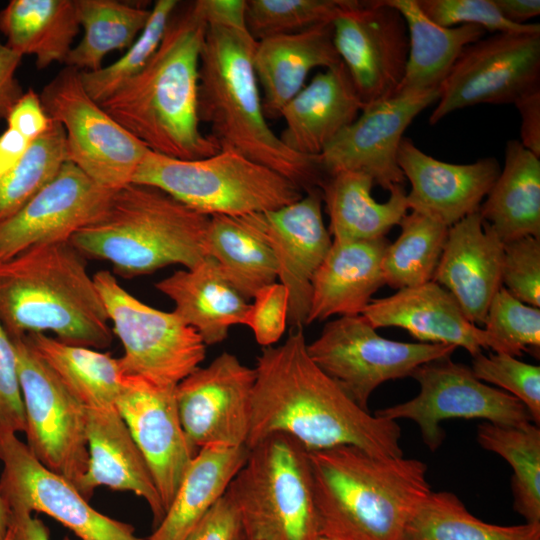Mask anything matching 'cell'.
<instances>
[{
    "mask_svg": "<svg viewBox=\"0 0 540 540\" xmlns=\"http://www.w3.org/2000/svg\"><path fill=\"white\" fill-rule=\"evenodd\" d=\"M339 63L332 23L257 41L253 65L263 88L265 117L280 116L283 107L305 86L311 70Z\"/></svg>",
    "mask_w": 540,
    "mask_h": 540,
    "instance_id": "obj_28",
    "label": "cell"
},
{
    "mask_svg": "<svg viewBox=\"0 0 540 540\" xmlns=\"http://www.w3.org/2000/svg\"><path fill=\"white\" fill-rule=\"evenodd\" d=\"M365 107L342 63L316 74L282 109L279 138L292 151L320 156Z\"/></svg>",
    "mask_w": 540,
    "mask_h": 540,
    "instance_id": "obj_26",
    "label": "cell"
},
{
    "mask_svg": "<svg viewBox=\"0 0 540 540\" xmlns=\"http://www.w3.org/2000/svg\"><path fill=\"white\" fill-rule=\"evenodd\" d=\"M483 325L504 353L539 356L540 309L516 299L503 286L491 300Z\"/></svg>",
    "mask_w": 540,
    "mask_h": 540,
    "instance_id": "obj_44",
    "label": "cell"
},
{
    "mask_svg": "<svg viewBox=\"0 0 540 540\" xmlns=\"http://www.w3.org/2000/svg\"><path fill=\"white\" fill-rule=\"evenodd\" d=\"M455 349L384 338L362 315L329 321L319 337L307 343L314 363L366 410L371 394L381 384L411 376L420 365L450 357Z\"/></svg>",
    "mask_w": 540,
    "mask_h": 540,
    "instance_id": "obj_11",
    "label": "cell"
},
{
    "mask_svg": "<svg viewBox=\"0 0 540 540\" xmlns=\"http://www.w3.org/2000/svg\"><path fill=\"white\" fill-rule=\"evenodd\" d=\"M116 408L150 469L166 512L197 453L181 424L176 386L124 376Z\"/></svg>",
    "mask_w": 540,
    "mask_h": 540,
    "instance_id": "obj_21",
    "label": "cell"
},
{
    "mask_svg": "<svg viewBox=\"0 0 540 540\" xmlns=\"http://www.w3.org/2000/svg\"><path fill=\"white\" fill-rule=\"evenodd\" d=\"M21 59V55L0 41V119H6L13 105L23 94L16 79Z\"/></svg>",
    "mask_w": 540,
    "mask_h": 540,
    "instance_id": "obj_53",
    "label": "cell"
},
{
    "mask_svg": "<svg viewBox=\"0 0 540 540\" xmlns=\"http://www.w3.org/2000/svg\"><path fill=\"white\" fill-rule=\"evenodd\" d=\"M113 332L124 353L118 358L124 376H137L162 386H176L203 362L206 345L173 311L146 305L108 270L93 275Z\"/></svg>",
    "mask_w": 540,
    "mask_h": 540,
    "instance_id": "obj_9",
    "label": "cell"
},
{
    "mask_svg": "<svg viewBox=\"0 0 540 540\" xmlns=\"http://www.w3.org/2000/svg\"><path fill=\"white\" fill-rule=\"evenodd\" d=\"M0 490L10 511L46 514L80 540H146L132 525L93 508L65 477L49 470L14 433H0Z\"/></svg>",
    "mask_w": 540,
    "mask_h": 540,
    "instance_id": "obj_16",
    "label": "cell"
},
{
    "mask_svg": "<svg viewBox=\"0 0 540 540\" xmlns=\"http://www.w3.org/2000/svg\"><path fill=\"white\" fill-rule=\"evenodd\" d=\"M404 18L409 54L399 91L439 90L461 51L485 35L475 25L442 27L431 21L417 0H385Z\"/></svg>",
    "mask_w": 540,
    "mask_h": 540,
    "instance_id": "obj_34",
    "label": "cell"
},
{
    "mask_svg": "<svg viewBox=\"0 0 540 540\" xmlns=\"http://www.w3.org/2000/svg\"><path fill=\"white\" fill-rule=\"evenodd\" d=\"M67 161L62 125L51 119L20 161L0 178V222L16 213L47 185Z\"/></svg>",
    "mask_w": 540,
    "mask_h": 540,
    "instance_id": "obj_41",
    "label": "cell"
},
{
    "mask_svg": "<svg viewBox=\"0 0 540 540\" xmlns=\"http://www.w3.org/2000/svg\"><path fill=\"white\" fill-rule=\"evenodd\" d=\"M210 216L164 191L130 183L113 192L104 211L70 239L85 257L109 262L125 278L169 265L190 269L206 259Z\"/></svg>",
    "mask_w": 540,
    "mask_h": 540,
    "instance_id": "obj_6",
    "label": "cell"
},
{
    "mask_svg": "<svg viewBox=\"0 0 540 540\" xmlns=\"http://www.w3.org/2000/svg\"><path fill=\"white\" fill-rule=\"evenodd\" d=\"M248 453L247 446L209 445L199 449L163 519L146 540H184L224 495Z\"/></svg>",
    "mask_w": 540,
    "mask_h": 540,
    "instance_id": "obj_31",
    "label": "cell"
},
{
    "mask_svg": "<svg viewBox=\"0 0 540 540\" xmlns=\"http://www.w3.org/2000/svg\"><path fill=\"white\" fill-rule=\"evenodd\" d=\"M322 204L321 190L314 187L287 206L243 216L264 237L275 255L277 279L289 294L291 327L307 325L312 277L332 245L323 221Z\"/></svg>",
    "mask_w": 540,
    "mask_h": 540,
    "instance_id": "obj_20",
    "label": "cell"
},
{
    "mask_svg": "<svg viewBox=\"0 0 540 540\" xmlns=\"http://www.w3.org/2000/svg\"><path fill=\"white\" fill-rule=\"evenodd\" d=\"M374 182L362 172L340 171L327 175L320 185L329 216L332 240H372L385 237L408 213L404 186L389 191L386 202L371 195Z\"/></svg>",
    "mask_w": 540,
    "mask_h": 540,
    "instance_id": "obj_30",
    "label": "cell"
},
{
    "mask_svg": "<svg viewBox=\"0 0 540 540\" xmlns=\"http://www.w3.org/2000/svg\"><path fill=\"white\" fill-rule=\"evenodd\" d=\"M178 6L177 0H157L144 29L118 60L94 72H81L83 87L93 100L103 102L143 69L158 49Z\"/></svg>",
    "mask_w": 540,
    "mask_h": 540,
    "instance_id": "obj_42",
    "label": "cell"
},
{
    "mask_svg": "<svg viewBox=\"0 0 540 540\" xmlns=\"http://www.w3.org/2000/svg\"><path fill=\"white\" fill-rule=\"evenodd\" d=\"M88 466L77 490L87 500L98 487L132 492L149 506L156 527L165 509L150 469L117 408L87 409Z\"/></svg>",
    "mask_w": 540,
    "mask_h": 540,
    "instance_id": "obj_25",
    "label": "cell"
},
{
    "mask_svg": "<svg viewBox=\"0 0 540 540\" xmlns=\"http://www.w3.org/2000/svg\"><path fill=\"white\" fill-rule=\"evenodd\" d=\"M253 299L243 325L252 330L262 347L273 346L281 339L288 324V291L280 282H274L259 289Z\"/></svg>",
    "mask_w": 540,
    "mask_h": 540,
    "instance_id": "obj_48",
    "label": "cell"
},
{
    "mask_svg": "<svg viewBox=\"0 0 540 540\" xmlns=\"http://www.w3.org/2000/svg\"><path fill=\"white\" fill-rule=\"evenodd\" d=\"M503 244L479 212L449 227L433 281L455 297L475 325H483L502 286Z\"/></svg>",
    "mask_w": 540,
    "mask_h": 540,
    "instance_id": "obj_24",
    "label": "cell"
},
{
    "mask_svg": "<svg viewBox=\"0 0 540 540\" xmlns=\"http://www.w3.org/2000/svg\"><path fill=\"white\" fill-rule=\"evenodd\" d=\"M184 540H243L239 510L225 492L193 527Z\"/></svg>",
    "mask_w": 540,
    "mask_h": 540,
    "instance_id": "obj_50",
    "label": "cell"
},
{
    "mask_svg": "<svg viewBox=\"0 0 540 540\" xmlns=\"http://www.w3.org/2000/svg\"><path fill=\"white\" fill-rule=\"evenodd\" d=\"M155 287L173 301V312L206 346L223 342L232 326L243 325L250 304L210 257L173 272Z\"/></svg>",
    "mask_w": 540,
    "mask_h": 540,
    "instance_id": "obj_29",
    "label": "cell"
},
{
    "mask_svg": "<svg viewBox=\"0 0 540 540\" xmlns=\"http://www.w3.org/2000/svg\"><path fill=\"white\" fill-rule=\"evenodd\" d=\"M504 155V167L478 212L503 243L540 238V158L519 140H509Z\"/></svg>",
    "mask_w": 540,
    "mask_h": 540,
    "instance_id": "obj_32",
    "label": "cell"
},
{
    "mask_svg": "<svg viewBox=\"0 0 540 540\" xmlns=\"http://www.w3.org/2000/svg\"><path fill=\"white\" fill-rule=\"evenodd\" d=\"M398 225L401 232L389 243L381 262L384 285L399 290L432 281L449 227L416 211L407 213Z\"/></svg>",
    "mask_w": 540,
    "mask_h": 540,
    "instance_id": "obj_40",
    "label": "cell"
},
{
    "mask_svg": "<svg viewBox=\"0 0 540 540\" xmlns=\"http://www.w3.org/2000/svg\"><path fill=\"white\" fill-rule=\"evenodd\" d=\"M132 183L152 186L207 216L273 211L304 191L286 177L233 150L182 160L148 151Z\"/></svg>",
    "mask_w": 540,
    "mask_h": 540,
    "instance_id": "obj_8",
    "label": "cell"
},
{
    "mask_svg": "<svg viewBox=\"0 0 540 540\" xmlns=\"http://www.w3.org/2000/svg\"><path fill=\"white\" fill-rule=\"evenodd\" d=\"M514 105L521 117L519 141L540 158V87L523 94Z\"/></svg>",
    "mask_w": 540,
    "mask_h": 540,
    "instance_id": "obj_52",
    "label": "cell"
},
{
    "mask_svg": "<svg viewBox=\"0 0 540 540\" xmlns=\"http://www.w3.org/2000/svg\"><path fill=\"white\" fill-rule=\"evenodd\" d=\"M6 120L7 128L20 133L30 141L43 134L51 122L40 96L32 89L23 92L11 108Z\"/></svg>",
    "mask_w": 540,
    "mask_h": 540,
    "instance_id": "obj_51",
    "label": "cell"
},
{
    "mask_svg": "<svg viewBox=\"0 0 540 540\" xmlns=\"http://www.w3.org/2000/svg\"><path fill=\"white\" fill-rule=\"evenodd\" d=\"M332 26L336 51L364 105L396 94L409 54L402 15L385 0H347Z\"/></svg>",
    "mask_w": 540,
    "mask_h": 540,
    "instance_id": "obj_15",
    "label": "cell"
},
{
    "mask_svg": "<svg viewBox=\"0 0 540 540\" xmlns=\"http://www.w3.org/2000/svg\"><path fill=\"white\" fill-rule=\"evenodd\" d=\"M501 283L516 299L540 308V238L526 236L503 244Z\"/></svg>",
    "mask_w": 540,
    "mask_h": 540,
    "instance_id": "obj_47",
    "label": "cell"
},
{
    "mask_svg": "<svg viewBox=\"0 0 540 540\" xmlns=\"http://www.w3.org/2000/svg\"><path fill=\"white\" fill-rule=\"evenodd\" d=\"M206 253L247 300L278 277L270 245L243 216H210Z\"/></svg>",
    "mask_w": 540,
    "mask_h": 540,
    "instance_id": "obj_36",
    "label": "cell"
},
{
    "mask_svg": "<svg viewBox=\"0 0 540 540\" xmlns=\"http://www.w3.org/2000/svg\"><path fill=\"white\" fill-rule=\"evenodd\" d=\"M31 142L10 128L0 134V178L20 161Z\"/></svg>",
    "mask_w": 540,
    "mask_h": 540,
    "instance_id": "obj_54",
    "label": "cell"
},
{
    "mask_svg": "<svg viewBox=\"0 0 540 540\" xmlns=\"http://www.w3.org/2000/svg\"><path fill=\"white\" fill-rule=\"evenodd\" d=\"M361 315L375 329L403 328L421 343L462 347L472 357L483 349L504 353L487 331L466 317L455 297L433 280L372 299Z\"/></svg>",
    "mask_w": 540,
    "mask_h": 540,
    "instance_id": "obj_23",
    "label": "cell"
},
{
    "mask_svg": "<svg viewBox=\"0 0 540 540\" xmlns=\"http://www.w3.org/2000/svg\"><path fill=\"white\" fill-rule=\"evenodd\" d=\"M25 413L14 342L0 322V433H24Z\"/></svg>",
    "mask_w": 540,
    "mask_h": 540,
    "instance_id": "obj_49",
    "label": "cell"
},
{
    "mask_svg": "<svg viewBox=\"0 0 540 540\" xmlns=\"http://www.w3.org/2000/svg\"><path fill=\"white\" fill-rule=\"evenodd\" d=\"M4 540H12V530L9 528L8 533Z\"/></svg>",
    "mask_w": 540,
    "mask_h": 540,
    "instance_id": "obj_59",
    "label": "cell"
},
{
    "mask_svg": "<svg viewBox=\"0 0 540 540\" xmlns=\"http://www.w3.org/2000/svg\"><path fill=\"white\" fill-rule=\"evenodd\" d=\"M257 40L245 23L207 21L200 54L198 115L220 150L236 151L289 179L301 190L327 176L319 156L290 150L269 127L253 65Z\"/></svg>",
    "mask_w": 540,
    "mask_h": 540,
    "instance_id": "obj_3",
    "label": "cell"
},
{
    "mask_svg": "<svg viewBox=\"0 0 540 540\" xmlns=\"http://www.w3.org/2000/svg\"><path fill=\"white\" fill-rule=\"evenodd\" d=\"M79 29L75 0H12L0 11L5 44L38 69L65 63Z\"/></svg>",
    "mask_w": 540,
    "mask_h": 540,
    "instance_id": "obj_33",
    "label": "cell"
},
{
    "mask_svg": "<svg viewBox=\"0 0 540 540\" xmlns=\"http://www.w3.org/2000/svg\"><path fill=\"white\" fill-rule=\"evenodd\" d=\"M12 540H50L47 526L32 514L11 511ZM64 540H72L68 537Z\"/></svg>",
    "mask_w": 540,
    "mask_h": 540,
    "instance_id": "obj_56",
    "label": "cell"
},
{
    "mask_svg": "<svg viewBox=\"0 0 540 540\" xmlns=\"http://www.w3.org/2000/svg\"><path fill=\"white\" fill-rule=\"evenodd\" d=\"M540 87V33H494L467 45L439 88L429 123L477 104H509Z\"/></svg>",
    "mask_w": 540,
    "mask_h": 540,
    "instance_id": "obj_14",
    "label": "cell"
},
{
    "mask_svg": "<svg viewBox=\"0 0 540 540\" xmlns=\"http://www.w3.org/2000/svg\"><path fill=\"white\" fill-rule=\"evenodd\" d=\"M499 13L507 21L525 25L528 20L540 14L539 0H493Z\"/></svg>",
    "mask_w": 540,
    "mask_h": 540,
    "instance_id": "obj_57",
    "label": "cell"
},
{
    "mask_svg": "<svg viewBox=\"0 0 540 540\" xmlns=\"http://www.w3.org/2000/svg\"><path fill=\"white\" fill-rule=\"evenodd\" d=\"M318 540H332V539H329V538L324 537V536H320Z\"/></svg>",
    "mask_w": 540,
    "mask_h": 540,
    "instance_id": "obj_60",
    "label": "cell"
},
{
    "mask_svg": "<svg viewBox=\"0 0 540 540\" xmlns=\"http://www.w3.org/2000/svg\"><path fill=\"white\" fill-rule=\"evenodd\" d=\"M255 381V368L223 352L176 385L181 424L196 452L209 445L247 446Z\"/></svg>",
    "mask_w": 540,
    "mask_h": 540,
    "instance_id": "obj_17",
    "label": "cell"
},
{
    "mask_svg": "<svg viewBox=\"0 0 540 540\" xmlns=\"http://www.w3.org/2000/svg\"><path fill=\"white\" fill-rule=\"evenodd\" d=\"M533 422L499 425L482 422L477 440L482 448L505 459L513 469L514 509L525 523L540 524V429Z\"/></svg>",
    "mask_w": 540,
    "mask_h": 540,
    "instance_id": "obj_39",
    "label": "cell"
},
{
    "mask_svg": "<svg viewBox=\"0 0 540 540\" xmlns=\"http://www.w3.org/2000/svg\"><path fill=\"white\" fill-rule=\"evenodd\" d=\"M11 524V511L0 490V540H4Z\"/></svg>",
    "mask_w": 540,
    "mask_h": 540,
    "instance_id": "obj_58",
    "label": "cell"
},
{
    "mask_svg": "<svg viewBox=\"0 0 540 540\" xmlns=\"http://www.w3.org/2000/svg\"><path fill=\"white\" fill-rule=\"evenodd\" d=\"M402 540H540V524L486 523L455 494L431 491L409 520Z\"/></svg>",
    "mask_w": 540,
    "mask_h": 540,
    "instance_id": "obj_38",
    "label": "cell"
},
{
    "mask_svg": "<svg viewBox=\"0 0 540 540\" xmlns=\"http://www.w3.org/2000/svg\"><path fill=\"white\" fill-rule=\"evenodd\" d=\"M198 2L206 21L245 23V0H198Z\"/></svg>",
    "mask_w": 540,
    "mask_h": 540,
    "instance_id": "obj_55",
    "label": "cell"
},
{
    "mask_svg": "<svg viewBox=\"0 0 540 540\" xmlns=\"http://www.w3.org/2000/svg\"><path fill=\"white\" fill-rule=\"evenodd\" d=\"M25 413L26 445L49 470L77 489L88 466L87 408L27 343L12 338Z\"/></svg>",
    "mask_w": 540,
    "mask_h": 540,
    "instance_id": "obj_12",
    "label": "cell"
},
{
    "mask_svg": "<svg viewBox=\"0 0 540 540\" xmlns=\"http://www.w3.org/2000/svg\"><path fill=\"white\" fill-rule=\"evenodd\" d=\"M320 536L332 540H402L432 491L427 465L343 445L308 451Z\"/></svg>",
    "mask_w": 540,
    "mask_h": 540,
    "instance_id": "obj_4",
    "label": "cell"
},
{
    "mask_svg": "<svg viewBox=\"0 0 540 540\" xmlns=\"http://www.w3.org/2000/svg\"><path fill=\"white\" fill-rule=\"evenodd\" d=\"M423 13L442 27L475 25L493 33H540L539 23L518 25L499 13L493 0H417Z\"/></svg>",
    "mask_w": 540,
    "mask_h": 540,
    "instance_id": "obj_46",
    "label": "cell"
},
{
    "mask_svg": "<svg viewBox=\"0 0 540 540\" xmlns=\"http://www.w3.org/2000/svg\"><path fill=\"white\" fill-rule=\"evenodd\" d=\"M471 370L480 381L491 383L517 398L527 408L534 424L540 423V367L507 353H479Z\"/></svg>",
    "mask_w": 540,
    "mask_h": 540,
    "instance_id": "obj_45",
    "label": "cell"
},
{
    "mask_svg": "<svg viewBox=\"0 0 540 540\" xmlns=\"http://www.w3.org/2000/svg\"><path fill=\"white\" fill-rule=\"evenodd\" d=\"M388 245L386 237L332 240L312 277L307 325L335 315H361L384 285L381 262Z\"/></svg>",
    "mask_w": 540,
    "mask_h": 540,
    "instance_id": "obj_27",
    "label": "cell"
},
{
    "mask_svg": "<svg viewBox=\"0 0 540 540\" xmlns=\"http://www.w3.org/2000/svg\"><path fill=\"white\" fill-rule=\"evenodd\" d=\"M0 322L11 338L50 332L64 343L96 350L113 338L86 258L70 241L0 261Z\"/></svg>",
    "mask_w": 540,
    "mask_h": 540,
    "instance_id": "obj_5",
    "label": "cell"
},
{
    "mask_svg": "<svg viewBox=\"0 0 540 540\" xmlns=\"http://www.w3.org/2000/svg\"><path fill=\"white\" fill-rule=\"evenodd\" d=\"M39 96L49 118L65 131L67 161L109 191L132 183L149 149L89 96L81 71L66 66Z\"/></svg>",
    "mask_w": 540,
    "mask_h": 540,
    "instance_id": "obj_10",
    "label": "cell"
},
{
    "mask_svg": "<svg viewBox=\"0 0 540 540\" xmlns=\"http://www.w3.org/2000/svg\"><path fill=\"white\" fill-rule=\"evenodd\" d=\"M398 164L411 184L406 196L409 210L448 227L479 211L501 171L494 157L469 164L435 159L407 137L400 143Z\"/></svg>",
    "mask_w": 540,
    "mask_h": 540,
    "instance_id": "obj_22",
    "label": "cell"
},
{
    "mask_svg": "<svg viewBox=\"0 0 540 540\" xmlns=\"http://www.w3.org/2000/svg\"><path fill=\"white\" fill-rule=\"evenodd\" d=\"M178 7L143 69L99 104L150 151L193 160L212 156L220 148L202 132L198 115L199 63L207 21L198 1Z\"/></svg>",
    "mask_w": 540,
    "mask_h": 540,
    "instance_id": "obj_2",
    "label": "cell"
},
{
    "mask_svg": "<svg viewBox=\"0 0 540 540\" xmlns=\"http://www.w3.org/2000/svg\"><path fill=\"white\" fill-rule=\"evenodd\" d=\"M113 192L66 161L47 185L0 222V261L32 247L70 241L104 211Z\"/></svg>",
    "mask_w": 540,
    "mask_h": 540,
    "instance_id": "obj_19",
    "label": "cell"
},
{
    "mask_svg": "<svg viewBox=\"0 0 540 540\" xmlns=\"http://www.w3.org/2000/svg\"><path fill=\"white\" fill-rule=\"evenodd\" d=\"M226 493L239 510L243 540L320 537L308 451L285 433L249 449Z\"/></svg>",
    "mask_w": 540,
    "mask_h": 540,
    "instance_id": "obj_7",
    "label": "cell"
},
{
    "mask_svg": "<svg viewBox=\"0 0 540 540\" xmlns=\"http://www.w3.org/2000/svg\"><path fill=\"white\" fill-rule=\"evenodd\" d=\"M420 385L417 396L406 402L379 409L375 415L397 421L415 422L424 444L437 450L447 419H482L499 425H524L532 418L521 401L509 393L489 386L473 374L470 367L444 357L420 365L411 375Z\"/></svg>",
    "mask_w": 540,
    "mask_h": 540,
    "instance_id": "obj_13",
    "label": "cell"
},
{
    "mask_svg": "<svg viewBox=\"0 0 540 540\" xmlns=\"http://www.w3.org/2000/svg\"><path fill=\"white\" fill-rule=\"evenodd\" d=\"M347 0H247L245 23L257 41L329 24Z\"/></svg>",
    "mask_w": 540,
    "mask_h": 540,
    "instance_id": "obj_43",
    "label": "cell"
},
{
    "mask_svg": "<svg viewBox=\"0 0 540 540\" xmlns=\"http://www.w3.org/2000/svg\"><path fill=\"white\" fill-rule=\"evenodd\" d=\"M24 338L87 409L116 407L124 377L118 358L96 349L64 343L46 333H30Z\"/></svg>",
    "mask_w": 540,
    "mask_h": 540,
    "instance_id": "obj_35",
    "label": "cell"
},
{
    "mask_svg": "<svg viewBox=\"0 0 540 540\" xmlns=\"http://www.w3.org/2000/svg\"><path fill=\"white\" fill-rule=\"evenodd\" d=\"M438 96L439 90L399 91L366 105L319 156L325 174L356 171L387 191L404 186L406 179L398 164L403 133Z\"/></svg>",
    "mask_w": 540,
    "mask_h": 540,
    "instance_id": "obj_18",
    "label": "cell"
},
{
    "mask_svg": "<svg viewBox=\"0 0 540 540\" xmlns=\"http://www.w3.org/2000/svg\"><path fill=\"white\" fill-rule=\"evenodd\" d=\"M250 449L265 437L285 433L307 451L358 447L377 456H403L397 421L360 407L310 358L303 327H291L278 346L256 359Z\"/></svg>",
    "mask_w": 540,
    "mask_h": 540,
    "instance_id": "obj_1",
    "label": "cell"
},
{
    "mask_svg": "<svg viewBox=\"0 0 540 540\" xmlns=\"http://www.w3.org/2000/svg\"><path fill=\"white\" fill-rule=\"evenodd\" d=\"M84 34L69 52L66 66L81 72L101 69L114 50L128 49L144 29L151 10L115 0H75Z\"/></svg>",
    "mask_w": 540,
    "mask_h": 540,
    "instance_id": "obj_37",
    "label": "cell"
}]
</instances>
